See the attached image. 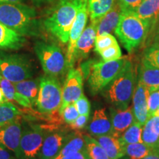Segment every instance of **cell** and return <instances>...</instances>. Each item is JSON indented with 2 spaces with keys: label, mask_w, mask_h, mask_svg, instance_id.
I'll return each instance as SVG.
<instances>
[{
  "label": "cell",
  "mask_w": 159,
  "mask_h": 159,
  "mask_svg": "<svg viewBox=\"0 0 159 159\" xmlns=\"http://www.w3.org/2000/svg\"><path fill=\"white\" fill-rule=\"evenodd\" d=\"M0 23L24 36L39 34L36 12L23 3L0 2Z\"/></svg>",
  "instance_id": "6da1fadb"
},
{
  "label": "cell",
  "mask_w": 159,
  "mask_h": 159,
  "mask_svg": "<svg viewBox=\"0 0 159 159\" xmlns=\"http://www.w3.org/2000/svg\"><path fill=\"white\" fill-rule=\"evenodd\" d=\"M80 2L81 0H59L52 12L43 21L46 30L64 44L69 42V33Z\"/></svg>",
  "instance_id": "7a4b0ae2"
},
{
  "label": "cell",
  "mask_w": 159,
  "mask_h": 159,
  "mask_svg": "<svg viewBox=\"0 0 159 159\" xmlns=\"http://www.w3.org/2000/svg\"><path fill=\"white\" fill-rule=\"evenodd\" d=\"M150 26L130 12L122 11L115 34L128 52H132L146 39Z\"/></svg>",
  "instance_id": "3957f363"
},
{
  "label": "cell",
  "mask_w": 159,
  "mask_h": 159,
  "mask_svg": "<svg viewBox=\"0 0 159 159\" xmlns=\"http://www.w3.org/2000/svg\"><path fill=\"white\" fill-rule=\"evenodd\" d=\"M108 86L107 97L109 101L116 108H128L136 89V74L130 59Z\"/></svg>",
  "instance_id": "277c9868"
},
{
  "label": "cell",
  "mask_w": 159,
  "mask_h": 159,
  "mask_svg": "<svg viewBox=\"0 0 159 159\" xmlns=\"http://www.w3.org/2000/svg\"><path fill=\"white\" fill-rule=\"evenodd\" d=\"M130 59L128 57H121L113 61H102L93 63L90 66L89 85L93 94L103 90L112 82Z\"/></svg>",
  "instance_id": "5b68a950"
},
{
  "label": "cell",
  "mask_w": 159,
  "mask_h": 159,
  "mask_svg": "<svg viewBox=\"0 0 159 159\" xmlns=\"http://www.w3.org/2000/svg\"><path fill=\"white\" fill-rule=\"evenodd\" d=\"M62 104V87L55 77L46 75L40 77L36 102L38 111L51 114L59 111Z\"/></svg>",
  "instance_id": "8992f818"
},
{
  "label": "cell",
  "mask_w": 159,
  "mask_h": 159,
  "mask_svg": "<svg viewBox=\"0 0 159 159\" xmlns=\"http://www.w3.org/2000/svg\"><path fill=\"white\" fill-rule=\"evenodd\" d=\"M0 75L13 83L33 77L30 60L25 55L0 51Z\"/></svg>",
  "instance_id": "52a82bcc"
},
{
  "label": "cell",
  "mask_w": 159,
  "mask_h": 159,
  "mask_svg": "<svg viewBox=\"0 0 159 159\" xmlns=\"http://www.w3.org/2000/svg\"><path fill=\"white\" fill-rule=\"evenodd\" d=\"M34 51L46 75L57 77L63 74L66 68V61L58 46L37 41L34 45Z\"/></svg>",
  "instance_id": "ba28073f"
},
{
  "label": "cell",
  "mask_w": 159,
  "mask_h": 159,
  "mask_svg": "<svg viewBox=\"0 0 159 159\" xmlns=\"http://www.w3.org/2000/svg\"><path fill=\"white\" fill-rule=\"evenodd\" d=\"M47 131L39 125L27 126L22 130L17 159H39Z\"/></svg>",
  "instance_id": "9c48e42d"
},
{
  "label": "cell",
  "mask_w": 159,
  "mask_h": 159,
  "mask_svg": "<svg viewBox=\"0 0 159 159\" xmlns=\"http://www.w3.org/2000/svg\"><path fill=\"white\" fill-rule=\"evenodd\" d=\"M88 0H81L77 13L69 33L68 48L66 55V68H73L75 63V47L79 38L85 28L89 16Z\"/></svg>",
  "instance_id": "30bf717a"
},
{
  "label": "cell",
  "mask_w": 159,
  "mask_h": 159,
  "mask_svg": "<svg viewBox=\"0 0 159 159\" xmlns=\"http://www.w3.org/2000/svg\"><path fill=\"white\" fill-rule=\"evenodd\" d=\"M83 75L80 69H69L62 89V104L59 114L66 105L74 103L83 94Z\"/></svg>",
  "instance_id": "8fae6325"
},
{
  "label": "cell",
  "mask_w": 159,
  "mask_h": 159,
  "mask_svg": "<svg viewBox=\"0 0 159 159\" xmlns=\"http://www.w3.org/2000/svg\"><path fill=\"white\" fill-rule=\"evenodd\" d=\"M71 134L66 130H52L47 132L40 152L39 159H53L69 139Z\"/></svg>",
  "instance_id": "7c38bea8"
},
{
  "label": "cell",
  "mask_w": 159,
  "mask_h": 159,
  "mask_svg": "<svg viewBox=\"0 0 159 159\" xmlns=\"http://www.w3.org/2000/svg\"><path fill=\"white\" fill-rule=\"evenodd\" d=\"M22 125L19 118L0 127V144L11 151L18 158Z\"/></svg>",
  "instance_id": "4fadbf2b"
},
{
  "label": "cell",
  "mask_w": 159,
  "mask_h": 159,
  "mask_svg": "<svg viewBox=\"0 0 159 159\" xmlns=\"http://www.w3.org/2000/svg\"><path fill=\"white\" fill-rule=\"evenodd\" d=\"M149 89L140 80H138L133 96V112L135 120L144 125L149 119L148 99Z\"/></svg>",
  "instance_id": "5bb4252c"
},
{
  "label": "cell",
  "mask_w": 159,
  "mask_h": 159,
  "mask_svg": "<svg viewBox=\"0 0 159 159\" xmlns=\"http://www.w3.org/2000/svg\"><path fill=\"white\" fill-rule=\"evenodd\" d=\"M110 117L112 125V136L119 138L135 121L134 112L131 108H110Z\"/></svg>",
  "instance_id": "9a60e30c"
},
{
  "label": "cell",
  "mask_w": 159,
  "mask_h": 159,
  "mask_svg": "<svg viewBox=\"0 0 159 159\" xmlns=\"http://www.w3.org/2000/svg\"><path fill=\"white\" fill-rule=\"evenodd\" d=\"M97 37V25L91 24L85 27L77 41L75 51V63L88 57L94 47Z\"/></svg>",
  "instance_id": "2e32d148"
},
{
  "label": "cell",
  "mask_w": 159,
  "mask_h": 159,
  "mask_svg": "<svg viewBox=\"0 0 159 159\" xmlns=\"http://www.w3.org/2000/svg\"><path fill=\"white\" fill-rule=\"evenodd\" d=\"M88 130L93 137L112 134L111 119L105 112V108H99L94 111L92 119L88 125Z\"/></svg>",
  "instance_id": "e0dca14e"
},
{
  "label": "cell",
  "mask_w": 159,
  "mask_h": 159,
  "mask_svg": "<svg viewBox=\"0 0 159 159\" xmlns=\"http://www.w3.org/2000/svg\"><path fill=\"white\" fill-rule=\"evenodd\" d=\"M27 43L24 35L12 30L0 23V49L2 50H18L22 48Z\"/></svg>",
  "instance_id": "ac0fdd59"
},
{
  "label": "cell",
  "mask_w": 159,
  "mask_h": 159,
  "mask_svg": "<svg viewBox=\"0 0 159 159\" xmlns=\"http://www.w3.org/2000/svg\"><path fill=\"white\" fill-rule=\"evenodd\" d=\"M128 12L148 22L151 30L159 21V0H144L137 8Z\"/></svg>",
  "instance_id": "d6986e66"
},
{
  "label": "cell",
  "mask_w": 159,
  "mask_h": 159,
  "mask_svg": "<svg viewBox=\"0 0 159 159\" xmlns=\"http://www.w3.org/2000/svg\"><path fill=\"white\" fill-rule=\"evenodd\" d=\"M142 142L152 149L159 148V116L149 117L142 130Z\"/></svg>",
  "instance_id": "ffe728a7"
},
{
  "label": "cell",
  "mask_w": 159,
  "mask_h": 159,
  "mask_svg": "<svg viewBox=\"0 0 159 159\" xmlns=\"http://www.w3.org/2000/svg\"><path fill=\"white\" fill-rule=\"evenodd\" d=\"M122 8L117 2L108 13L99 21L97 25V35L103 33H111L114 31L118 25Z\"/></svg>",
  "instance_id": "44dd1931"
},
{
  "label": "cell",
  "mask_w": 159,
  "mask_h": 159,
  "mask_svg": "<svg viewBox=\"0 0 159 159\" xmlns=\"http://www.w3.org/2000/svg\"><path fill=\"white\" fill-rule=\"evenodd\" d=\"M139 80L149 90L159 89V69L143 59L139 71Z\"/></svg>",
  "instance_id": "7402d4cb"
},
{
  "label": "cell",
  "mask_w": 159,
  "mask_h": 159,
  "mask_svg": "<svg viewBox=\"0 0 159 159\" xmlns=\"http://www.w3.org/2000/svg\"><path fill=\"white\" fill-rule=\"evenodd\" d=\"M99 144L104 149L109 159H120L125 156L123 147L119 142V138L112 135L94 137Z\"/></svg>",
  "instance_id": "603a6c76"
},
{
  "label": "cell",
  "mask_w": 159,
  "mask_h": 159,
  "mask_svg": "<svg viewBox=\"0 0 159 159\" xmlns=\"http://www.w3.org/2000/svg\"><path fill=\"white\" fill-rule=\"evenodd\" d=\"M114 4L115 0H88L91 23L97 25L99 20L112 8Z\"/></svg>",
  "instance_id": "cb8c5ba5"
},
{
  "label": "cell",
  "mask_w": 159,
  "mask_h": 159,
  "mask_svg": "<svg viewBox=\"0 0 159 159\" xmlns=\"http://www.w3.org/2000/svg\"><path fill=\"white\" fill-rule=\"evenodd\" d=\"M0 89H2L7 101H11V102L14 101L19 105L25 107V108H32L33 106L28 99H27L19 92H18L14 83L5 79L1 75H0Z\"/></svg>",
  "instance_id": "d4e9b609"
},
{
  "label": "cell",
  "mask_w": 159,
  "mask_h": 159,
  "mask_svg": "<svg viewBox=\"0 0 159 159\" xmlns=\"http://www.w3.org/2000/svg\"><path fill=\"white\" fill-rule=\"evenodd\" d=\"M85 149H86V145H85L84 137L80 132H79V130H77V132L71 134L69 139L66 142L59 153L53 159H61L63 157L85 150Z\"/></svg>",
  "instance_id": "484cf974"
},
{
  "label": "cell",
  "mask_w": 159,
  "mask_h": 159,
  "mask_svg": "<svg viewBox=\"0 0 159 159\" xmlns=\"http://www.w3.org/2000/svg\"><path fill=\"white\" fill-rule=\"evenodd\" d=\"M14 85L18 92L28 99L32 105L36 104L39 90V80L27 79Z\"/></svg>",
  "instance_id": "4316f807"
},
{
  "label": "cell",
  "mask_w": 159,
  "mask_h": 159,
  "mask_svg": "<svg viewBox=\"0 0 159 159\" xmlns=\"http://www.w3.org/2000/svg\"><path fill=\"white\" fill-rule=\"evenodd\" d=\"M143 125L135 120L132 125L119 136V140L122 147L129 144L142 142Z\"/></svg>",
  "instance_id": "83f0119b"
},
{
  "label": "cell",
  "mask_w": 159,
  "mask_h": 159,
  "mask_svg": "<svg viewBox=\"0 0 159 159\" xmlns=\"http://www.w3.org/2000/svg\"><path fill=\"white\" fill-rule=\"evenodd\" d=\"M20 115L19 109L13 103L8 101L0 102V127L19 118Z\"/></svg>",
  "instance_id": "f1b7e54d"
},
{
  "label": "cell",
  "mask_w": 159,
  "mask_h": 159,
  "mask_svg": "<svg viewBox=\"0 0 159 159\" xmlns=\"http://www.w3.org/2000/svg\"><path fill=\"white\" fill-rule=\"evenodd\" d=\"M85 145L91 159H109L108 155L99 142L91 135L84 134Z\"/></svg>",
  "instance_id": "f546056e"
},
{
  "label": "cell",
  "mask_w": 159,
  "mask_h": 159,
  "mask_svg": "<svg viewBox=\"0 0 159 159\" xmlns=\"http://www.w3.org/2000/svg\"><path fill=\"white\" fill-rule=\"evenodd\" d=\"M152 148L143 142L129 144L123 146L125 155L130 159H142L150 153Z\"/></svg>",
  "instance_id": "4dcf8cb0"
},
{
  "label": "cell",
  "mask_w": 159,
  "mask_h": 159,
  "mask_svg": "<svg viewBox=\"0 0 159 159\" xmlns=\"http://www.w3.org/2000/svg\"><path fill=\"white\" fill-rule=\"evenodd\" d=\"M116 43H118V42L114 35H111V33H103V34L97 35L96 39H95L94 50L99 53L103 49Z\"/></svg>",
  "instance_id": "1f68e13d"
},
{
  "label": "cell",
  "mask_w": 159,
  "mask_h": 159,
  "mask_svg": "<svg viewBox=\"0 0 159 159\" xmlns=\"http://www.w3.org/2000/svg\"><path fill=\"white\" fill-rule=\"evenodd\" d=\"M143 59L152 66L159 69V43H154L150 47L147 49Z\"/></svg>",
  "instance_id": "d6a6232c"
},
{
  "label": "cell",
  "mask_w": 159,
  "mask_h": 159,
  "mask_svg": "<svg viewBox=\"0 0 159 159\" xmlns=\"http://www.w3.org/2000/svg\"><path fill=\"white\" fill-rule=\"evenodd\" d=\"M99 54L102 57L103 61H113L122 57V51L118 43H116L103 49Z\"/></svg>",
  "instance_id": "836d02e7"
},
{
  "label": "cell",
  "mask_w": 159,
  "mask_h": 159,
  "mask_svg": "<svg viewBox=\"0 0 159 159\" xmlns=\"http://www.w3.org/2000/svg\"><path fill=\"white\" fill-rule=\"evenodd\" d=\"M149 117L153 116L159 107V89L149 90L148 99Z\"/></svg>",
  "instance_id": "e575fe53"
},
{
  "label": "cell",
  "mask_w": 159,
  "mask_h": 159,
  "mask_svg": "<svg viewBox=\"0 0 159 159\" xmlns=\"http://www.w3.org/2000/svg\"><path fill=\"white\" fill-rule=\"evenodd\" d=\"M79 115L78 111H77L76 107L75 106L74 103H71V104L66 105L61 114V116L63 117L64 122L68 124L74 122Z\"/></svg>",
  "instance_id": "d590c367"
},
{
  "label": "cell",
  "mask_w": 159,
  "mask_h": 159,
  "mask_svg": "<svg viewBox=\"0 0 159 159\" xmlns=\"http://www.w3.org/2000/svg\"><path fill=\"white\" fill-rule=\"evenodd\" d=\"M74 105L80 115L89 116L91 111V104L84 94H83L77 100L75 101Z\"/></svg>",
  "instance_id": "8d00e7d4"
},
{
  "label": "cell",
  "mask_w": 159,
  "mask_h": 159,
  "mask_svg": "<svg viewBox=\"0 0 159 159\" xmlns=\"http://www.w3.org/2000/svg\"><path fill=\"white\" fill-rule=\"evenodd\" d=\"M144 0H118L122 11H134L142 4Z\"/></svg>",
  "instance_id": "74e56055"
},
{
  "label": "cell",
  "mask_w": 159,
  "mask_h": 159,
  "mask_svg": "<svg viewBox=\"0 0 159 159\" xmlns=\"http://www.w3.org/2000/svg\"><path fill=\"white\" fill-rule=\"evenodd\" d=\"M89 116H85V115H79L78 117L75 119L74 122L69 124V128L73 130H80L84 128L86 125L89 120Z\"/></svg>",
  "instance_id": "f35d334b"
},
{
  "label": "cell",
  "mask_w": 159,
  "mask_h": 159,
  "mask_svg": "<svg viewBox=\"0 0 159 159\" xmlns=\"http://www.w3.org/2000/svg\"><path fill=\"white\" fill-rule=\"evenodd\" d=\"M61 159H91V158L89 156L87 149H85V150L63 157V158Z\"/></svg>",
  "instance_id": "ab89813d"
},
{
  "label": "cell",
  "mask_w": 159,
  "mask_h": 159,
  "mask_svg": "<svg viewBox=\"0 0 159 159\" xmlns=\"http://www.w3.org/2000/svg\"><path fill=\"white\" fill-rule=\"evenodd\" d=\"M0 159H17L11 151L0 144Z\"/></svg>",
  "instance_id": "60d3db41"
},
{
  "label": "cell",
  "mask_w": 159,
  "mask_h": 159,
  "mask_svg": "<svg viewBox=\"0 0 159 159\" xmlns=\"http://www.w3.org/2000/svg\"><path fill=\"white\" fill-rule=\"evenodd\" d=\"M142 159H159V148L152 149L150 153Z\"/></svg>",
  "instance_id": "b9f144b4"
},
{
  "label": "cell",
  "mask_w": 159,
  "mask_h": 159,
  "mask_svg": "<svg viewBox=\"0 0 159 159\" xmlns=\"http://www.w3.org/2000/svg\"><path fill=\"white\" fill-rule=\"evenodd\" d=\"M33 2L36 5H43V4H46V3H49L50 2L52 1V0H32Z\"/></svg>",
  "instance_id": "7bdbcfd3"
},
{
  "label": "cell",
  "mask_w": 159,
  "mask_h": 159,
  "mask_svg": "<svg viewBox=\"0 0 159 159\" xmlns=\"http://www.w3.org/2000/svg\"><path fill=\"white\" fill-rule=\"evenodd\" d=\"M7 102V99L5 98V97L3 94L2 91V89H0V102Z\"/></svg>",
  "instance_id": "ee69618b"
},
{
  "label": "cell",
  "mask_w": 159,
  "mask_h": 159,
  "mask_svg": "<svg viewBox=\"0 0 159 159\" xmlns=\"http://www.w3.org/2000/svg\"><path fill=\"white\" fill-rule=\"evenodd\" d=\"M25 0H0V2H20L23 3Z\"/></svg>",
  "instance_id": "f6af8a7d"
},
{
  "label": "cell",
  "mask_w": 159,
  "mask_h": 159,
  "mask_svg": "<svg viewBox=\"0 0 159 159\" xmlns=\"http://www.w3.org/2000/svg\"><path fill=\"white\" fill-rule=\"evenodd\" d=\"M155 43H159V27H158V31H157V34L156 36V41H155Z\"/></svg>",
  "instance_id": "bcb514c9"
},
{
  "label": "cell",
  "mask_w": 159,
  "mask_h": 159,
  "mask_svg": "<svg viewBox=\"0 0 159 159\" xmlns=\"http://www.w3.org/2000/svg\"><path fill=\"white\" fill-rule=\"evenodd\" d=\"M155 115H158V116H159V107H158V110H157V111L156 112V114H155Z\"/></svg>",
  "instance_id": "7dc6e473"
}]
</instances>
